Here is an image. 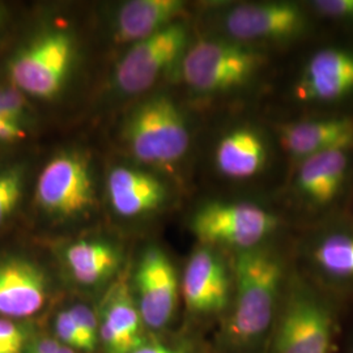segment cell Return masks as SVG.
<instances>
[{"label": "cell", "mask_w": 353, "mask_h": 353, "mask_svg": "<svg viewBox=\"0 0 353 353\" xmlns=\"http://www.w3.org/2000/svg\"><path fill=\"white\" fill-rule=\"evenodd\" d=\"M290 272L284 252L272 241L236 252L233 294L223 331L228 347L245 351L265 345Z\"/></svg>", "instance_id": "cell-1"}, {"label": "cell", "mask_w": 353, "mask_h": 353, "mask_svg": "<svg viewBox=\"0 0 353 353\" xmlns=\"http://www.w3.org/2000/svg\"><path fill=\"white\" fill-rule=\"evenodd\" d=\"M336 313L326 290L290 272L265 353H331Z\"/></svg>", "instance_id": "cell-2"}, {"label": "cell", "mask_w": 353, "mask_h": 353, "mask_svg": "<svg viewBox=\"0 0 353 353\" xmlns=\"http://www.w3.org/2000/svg\"><path fill=\"white\" fill-rule=\"evenodd\" d=\"M267 64L259 48L230 38H202L190 43L179 64L183 81L201 94H224L249 85Z\"/></svg>", "instance_id": "cell-3"}, {"label": "cell", "mask_w": 353, "mask_h": 353, "mask_svg": "<svg viewBox=\"0 0 353 353\" xmlns=\"http://www.w3.org/2000/svg\"><path fill=\"white\" fill-rule=\"evenodd\" d=\"M123 140L140 163L170 169L189 151V122L173 99L156 94L140 102L127 117Z\"/></svg>", "instance_id": "cell-4"}, {"label": "cell", "mask_w": 353, "mask_h": 353, "mask_svg": "<svg viewBox=\"0 0 353 353\" xmlns=\"http://www.w3.org/2000/svg\"><path fill=\"white\" fill-rule=\"evenodd\" d=\"M283 228L281 216L262 204L211 201L191 216L190 229L203 246L236 252L271 242Z\"/></svg>", "instance_id": "cell-5"}, {"label": "cell", "mask_w": 353, "mask_h": 353, "mask_svg": "<svg viewBox=\"0 0 353 353\" xmlns=\"http://www.w3.org/2000/svg\"><path fill=\"white\" fill-rule=\"evenodd\" d=\"M75 58L74 34L55 28L38 34L19 51L10 62L8 74L20 92L49 101L63 92Z\"/></svg>", "instance_id": "cell-6"}, {"label": "cell", "mask_w": 353, "mask_h": 353, "mask_svg": "<svg viewBox=\"0 0 353 353\" xmlns=\"http://www.w3.org/2000/svg\"><path fill=\"white\" fill-rule=\"evenodd\" d=\"M227 38L245 45H283L300 39L310 26L307 10L293 1L239 3L221 16Z\"/></svg>", "instance_id": "cell-7"}, {"label": "cell", "mask_w": 353, "mask_h": 353, "mask_svg": "<svg viewBox=\"0 0 353 353\" xmlns=\"http://www.w3.org/2000/svg\"><path fill=\"white\" fill-rule=\"evenodd\" d=\"M36 203L45 214L59 220L89 212L96 203V186L87 156L64 151L50 159L38 176Z\"/></svg>", "instance_id": "cell-8"}, {"label": "cell", "mask_w": 353, "mask_h": 353, "mask_svg": "<svg viewBox=\"0 0 353 353\" xmlns=\"http://www.w3.org/2000/svg\"><path fill=\"white\" fill-rule=\"evenodd\" d=\"M190 43L189 26L182 20L132 43L115 67V87L130 96L148 90L165 71L181 64Z\"/></svg>", "instance_id": "cell-9"}, {"label": "cell", "mask_w": 353, "mask_h": 353, "mask_svg": "<svg viewBox=\"0 0 353 353\" xmlns=\"http://www.w3.org/2000/svg\"><path fill=\"white\" fill-rule=\"evenodd\" d=\"M292 203L303 212L323 214L341 201L353 174V148L322 152L293 165Z\"/></svg>", "instance_id": "cell-10"}, {"label": "cell", "mask_w": 353, "mask_h": 353, "mask_svg": "<svg viewBox=\"0 0 353 353\" xmlns=\"http://www.w3.org/2000/svg\"><path fill=\"white\" fill-rule=\"evenodd\" d=\"M303 259L322 290H353V220H331L306 236Z\"/></svg>", "instance_id": "cell-11"}, {"label": "cell", "mask_w": 353, "mask_h": 353, "mask_svg": "<svg viewBox=\"0 0 353 353\" xmlns=\"http://www.w3.org/2000/svg\"><path fill=\"white\" fill-rule=\"evenodd\" d=\"M292 94L307 105H335L353 99V49L330 45L314 51L296 77Z\"/></svg>", "instance_id": "cell-12"}, {"label": "cell", "mask_w": 353, "mask_h": 353, "mask_svg": "<svg viewBox=\"0 0 353 353\" xmlns=\"http://www.w3.org/2000/svg\"><path fill=\"white\" fill-rule=\"evenodd\" d=\"M182 294L188 310L195 316H217L229 309L233 276L216 249L201 245L190 255Z\"/></svg>", "instance_id": "cell-13"}, {"label": "cell", "mask_w": 353, "mask_h": 353, "mask_svg": "<svg viewBox=\"0 0 353 353\" xmlns=\"http://www.w3.org/2000/svg\"><path fill=\"white\" fill-rule=\"evenodd\" d=\"M135 288L143 325L150 328L166 326L176 312L179 285L176 267L163 249L150 246L141 254Z\"/></svg>", "instance_id": "cell-14"}, {"label": "cell", "mask_w": 353, "mask_h": 353, "mask_svg": "<svg viewBox=\"0 0 353 353\" xmlns=\"http://www.w3.org/2000/svg\"><path fill=\"white\" fill-rule=\"evenodd\" d=\"M281 151L293 165L322 152L353 148V115L338 114L278 123Z\"/></svg>", "instance_id": "cell-15"}, {"label": "cell", "mask_w": 353, "mask_h": 353, "mask_svg": "<svg viewBox=\"0 0 353 353\" xmlns=\"http://www.w3.org/2000/svg\"><path fill=\"white\" fill-rule=\"evenodd\" d=\"M272 157V144L263 130L239 125L225 131L216 143L214 164L220 176L250 181L263 174Z\"/></svg>", "instance_id": "cell-16"}, {"label": "cell", "mask_w": 353, "mask_h": 353, "mask_svg": "<svg viewBox=\"0 0 353 353\" xmlns=\"http://www.w3.org/2000/svg\"><path fill=\"white\" fill-rule=\"evenodd\" d=\"M49 297V280L34 262L10 256L0 259V316H34Z\"/></svg>", "instance_id": "cell-17"}, {"label": "cell", "mask_w": 353, "mask_h": 353, "mask_svg": "<svg viewBox=\"0 0 353 353\" xmlns=\"http://www.w3.org/2000/svg\"><path fill=\"white\" fill-rule=\"evenodd\" d=\"M109 202L122 217H140L164 207L169 190L159 176L128 166H117L106 181Z\"/></svg>", "instance_id": "cell-18"}, {"label": "cell", "mask_w": 353, "mask_h": 353, "mask_svg": "<svg viewBox=\"0 0 353 353\" xmlns=\"http://www.w3.org/2000/svg\"><path fill=\"white\" fill-rule=\"evenodd\" d=\"M138 303L126 281H117L105 296L100 339L106 353H131L145 343Z\"/></svg>", "instance_id": "cell-19"}, {"label": "cell", "mask_w": 353, "mask_h": 353, "mask_svg": "<svg viewBox=\"0 0 353 353\" xmlns=\"http://www.w3.org/2000/svg\"><path fill=\"white\" fill-rule=\"evenodd\" d=\"M183 10L179 0L127 1L115 14L114 38L119 43L139 42L178 21Z\"/></svg>", "instance_id": "cell-20"}, {"label": "cell", "mask_w": 353, "mask_h": 353, "mask_svg": "<svg viewBox=\"0 0 353 353\" xmlns=\"http://www.w3.org/2000/svg\"><path fill=\"white\" fill-rule=\"evenodd\" d=\"M63 259L76 283L93 287L113 276L121 263V254L108 241L81 240L65 248Z\"/></svg>", "instance_id": "cell-21"}, {"label": "cell", "mask_w": 353, "mask_h": 353, "mask_svg": "<svg viewBox=\"0 0 353 353\" xmlns=\"http://www.w3.org/2000/svg\"><path fill=\"white\" fill-rule=\"evenodd\" d=\"M24 189V169L11 166L0 172V225L13 214Z\"/></svg>", "instance_id": "cell-22"}, {"label": "cell", "mask_w": 353, "mask_h": 353, "mask_svg": "<svg viewBox=\"0 0 353 353\" xmlns=\"http://www.w3.org/2000/svg\"><path fill=\"white\" fill-rule=\"evenodd\" d=\"M30 330L11 319H0V353H24L29 345Z\"/></svg>", "instance_id": "cell-23"}, {"label": "cell", "mask_w": 353, "mask_h": 353, "mask_svg": "<svg viewBox=\"0 0 353 353\" xmlns=\"http://www.w3.org/2000/svg\"><path fill=\"white\" fill-rule=\"evenodd\" d=\"M307 8L319 17L353 26V0H314Z\"/></svg>", "instance_id": "cell-24"}, {"label": "cell", "mask_w": 353, "mask_h": 353, "mask_svg": "<svg viewBox=\"0 0 353 353\" xmlns=\"http://www.w3.org/2000/svg\"><path fill=\"white\" fill-rule=\"evenodd\" d=\"M55 332L57 339L64 345L75 351L89 352L88 344L84 341L80 330L76 325L75 319L72 318L68 309L61 312L55 318Z\"/></svg>", "instance_id": "cell-25"}, {"label": "cell", "mask_w": 353, "mask_h": 353, "mask_svg": "<svg viewBox=\"0 0 353 353\" xmlns=\"http://www.w3.org/2000/svg\"><path fill=\"white\" fill-rule=\"evenodd\" d=\"M70 313L75 319L76 325L80 330L85 343L88 344L89 352H93L100 339V323L96 314L85 305L71 306Z\"/></svg>", "instance_id": "cell-26"}, {"label": "cell", "mask_w": 353, "mask_h": 353, "mask_svg": "<svg viewBox=\"0 0 353 353\" xmlns=\"http://www.w3.org/2000/svg\"><path fill=\"white\" fill-rule=\"evenodd\" d=\"M131 353H194L188 344H168V343H143Z\"/></svg>", "instance_id": "cell-27"}, {"label": "cell", "mask_w": 353, "mask_h": 353, "mask_svg": "<svg viewBox=\"0 0 353 353\" xmlns=\"http://www.w3.org/2000/svg\"><path fill=\"white\" fill-rule=\"evenodd\" d=\"M26 132L24 127L13 125L0 118V143H14L26 139Z\"/></svg>", "instance_id": "cell-28"}, {"label": "cell", "mask_w": 353, "mask_h": 353, "mask_svg": "<svg viewBox=\"0 0 353 353\" xmlns=\"http://www.w3.org/2000/svg\"><path fill=\"white\" fill-rule=\"evenodd\" d=\"M63 345L58 339L42 338L29 343L26 353H59Z\"/></svg>", "instance_id": "cell-29"}, {"label": "cell", "mask_w": 353, "mask_h": 353, "mask_svg": "<svg viewBox=\"0 0 353 353\" xmlns=\"http://www.w3.org/2000/svg\"><path fill=\"white\" fill-rule=\"evenodd\" d=\"M59 353H76V351L72 350V348H70V347H67V345H63V348L61 350Z\"/></svg>", "instance_id": "cell-30"}, {"label": "cell", "mask_w": 353, "mask_h": 353, "mask_svg": "<svg viewBox=\"0 0 353 353\" xmlns=\"http://www.w3.org/2000/svg\"><path fill=\"white\" fill-rule=\"evenodd\" d=\"M348 353H353V343L352 345H351V348H350V351H348Z\"/></svg>", "instance_id": "cell-31"}, {"label": "cell", "mask_w": 353, "mask_h": 353, "mask_svg": "<svg viewBox=\"0 0 353 353\" xmlns=\"http://www.w3.org/2000/svg\"><path fill=\"white\" fill-rule=\"evenodd\" d=\"M0 21H1V10H0Z\"/></svg>", "instance_id": "cell-32"}]
</instances>
